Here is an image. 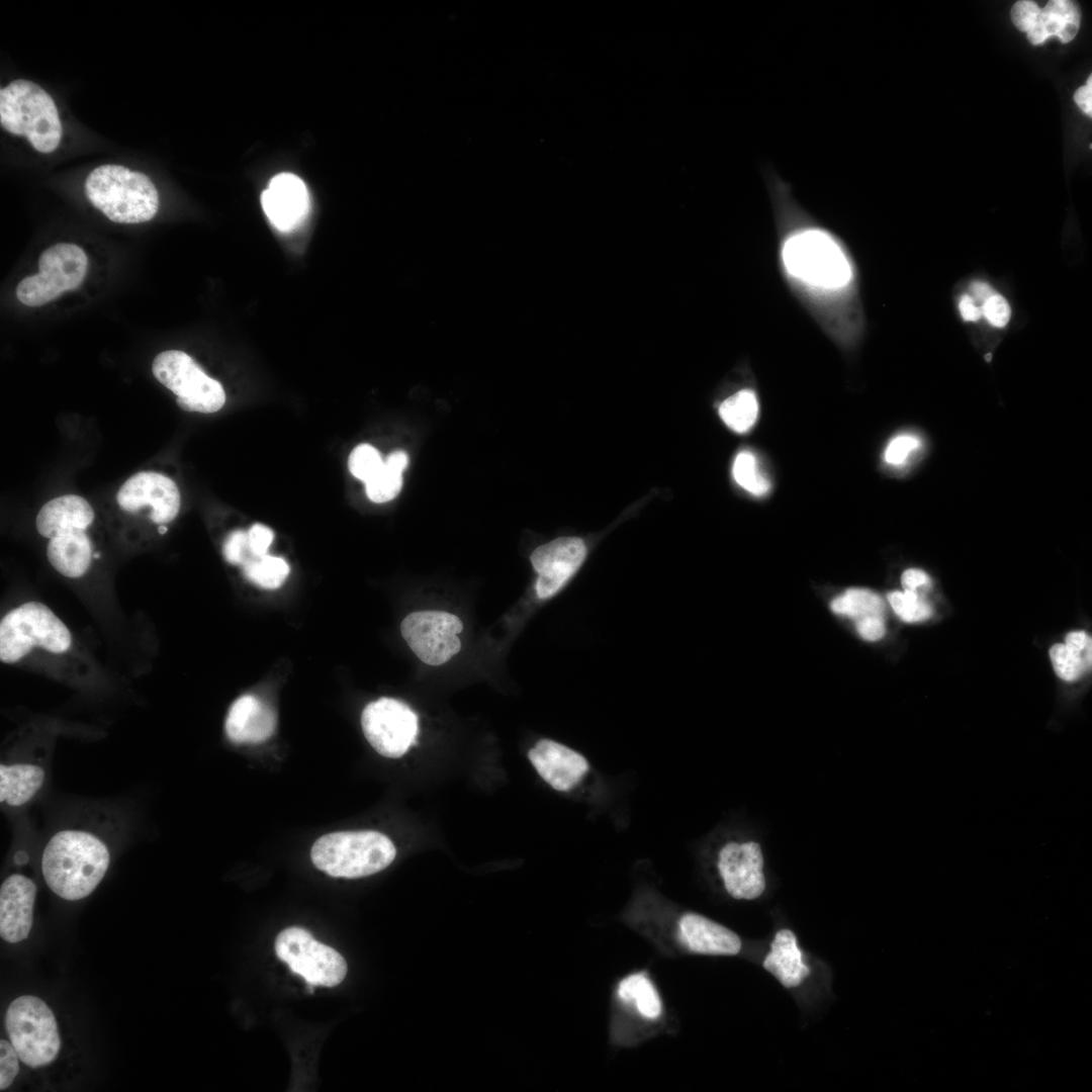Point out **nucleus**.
<instances>
[{
	"mask_svg": "<svg viewBox=\"0 0 1092 1092\" xmlns=\"http://www.w3.org/2000/svg\"><path fill=\"white\" fill-rule=\"evenodd\" d=\"M110 862L107 843L86 829L56 832L41 854V872L59 897L77 901L89 896L104 878Z\"/></svg>",
	"mask_w": 1092,
	"mask_h": 1092,
	"instance_id": "nucleus-1",
	"label": "nucleus"
},
{
	"mask_svg": "<svg viewBox=\"0 0 1092 1092\" xmlns=\"http://www.w3.org/2000/svg\"><path fill=\"white\" fill-rule=\"evenodd\" d=\"M85 193L94 207L117 223L149 221L159 210V193L152 180L121 165L93 169L85 180Z\"/></svg>",
	"mask_w": 1092,
	"mask_h": 1092,
	"instance_id": "nucleus-2",
	"label": "nucleus"
},
{
	"mask_svg": "<svg viewBox=\"0 0 1092 1092\" xmlns=\"http://www.w3.org/2000/svg\"><path fill=\"white\" fill-rule=\"evenodd\" d=\"M0 123L24 136L39 153L50 154L62 140V123L51 95L38 84L17 79L0 90Z\"/></svg>",
	"mask_w": 1092,
	"mask_h": 1092,
	"instance_id": "nucleus-3",
	"label": "nucleus"
},
{
	"mask_svg": "<svg viewBox=\"0 0 1092 1092\" xmlns=\"http://www.w3.org/2000/svg\"><path fill=\"white\" fill-rule=\"evenodd\" d=\"M396 849L384 834L373 830L323 835L312 845L313 864L331 877L357 879L376 874L394 859Z\"/></svg>",
	"mask_w": 1092,
	"mask_h": 1092,
	"instance_id": "nucleus-4",
	"label": "nucleus"
},
{
	"mask_svg": "<svg viewBox=\"0 0 1092 1092\" xmlns=\"http://www.w3.org/2000/svg\"><path fill=\"white\" fill-rule=\"evenodd\" d=\"M72 645L65 623L44 604L27 602L9 611L0 622V660L16 663L35 648L60 654Z\"/></svg>",
	"mask_w": 1092,
	"mask_h": 1092,
	"instance_id": "nucleus-5",
	"label": "nucleus"
},
{
	"mask_svg": "<svg viewBox=\"0 0 1092 1092\" xmlns=\"http://www.w3.org/2000/svg\"><path fill=\"white\" fill-rule=\"evenodd\" d=\"M788 272L815 287L840 288L851 278V267L837 242L826 232L807 229L792 235L782 251Z\"/></svg>",
	"mask_w": 1092,
	"mask_h": 1092,
	"instance_id": "nucleus-6",
	"label": "nucleus"
},
{
	"mask_svg": "<svg viewBox=\"0 0 1092 1092\" xmlns=\"http://www.w3.org/2000/svg\"><path fill=\"white\" fill-rule=\"evenodd\" d=\"M612 1002V1040L621 1045L637 1041L636 1030L641 1038L647 1036L666 1014L663 997L647 970L622 976L614 985Z\"/></svg>",
	"mask_w": 1092,
	"mask_h": 1092,
	"instance_id": "nucleus-7",
	"label": "nucleus"
},
{
	"mask_svg": "<svg viewBox=\"0 0 1092 1092\" xmlns=\"http://www.w3.org/2000/svg\"><path fill=\"white\" fill-rule=\"evenodd\" d=\"M5 1029L19 1059L30 1068L54 1062L61 1049L53 1011L38 997L14 999L5 1014Z\"/></svg>",
	"mask_w": 1092,
	"mask_h": 1092,
	"instance_id": "nucleus-8",
	"label": "nucleus"
},
{
	"mask_svg": "<svg viewBox=\"0 0 1092 1092\" xmlns=\"http://www.w3.org/2000/svg\"><path fill=\"white\" fill-rule=\"evenodd\" d=\"M88 268L85 252L77 245L59 243L44 250L38 259V273L23 278L16 287L17 299L27 306H40L73 291L83 283Z\"/></svg>",
	"mask_w": 1092,
	"mask_h": 1092,
	"instance_id": "nucleus-9",
	"label": "nucleus"
},
{
	"mask_svg": "<svg viewBox=\"0 0 1092 1092\" xmlns=\"http://www.w3.org/2000/svg\"><path fill=\"white\" fill-rule=\"evenodd\" d=\"M152 371L159 382L177 395V404L182 410L214 413L225 402L221 384L182 351L161 352L153 361Z\"/></svg>",
	"mask_w": 1092,
	"mask_h": 1092,
	"instance_id": "nucleus-10",
	"label": "nucleus"
},
{
	"mask_svg": "<svg viewBox=\"0 0 1092 1092\" xmlns=\"http://www.w3.org/2000/svg\"><path fill=\"white\" fill-rule=\"evenodd\" d=\"M275 952L307 985L337 986L348 971L345 959L336 949L318 942L301 927L282 930L275 939Z\"/></svg>",
	"mask_w": 1092,
	"mask_h": 1092,
	"instance_id": "nucleus-11",
	"label": "nucleus"
},
{
	"mask_svg": "<svg viewBox=\"0 0 1092 1092\" xmlns=\"http://www.w3.org/2000/svg\"><path fill=\"white\" fill-rule=\"evenodd\" d=\"M657 946L671 952L706 956H735L742 947L740 937L726 926L696 912H685L663 927L645 933Z\"/></svg>",
	"mask_w": 1092,
	"mask_h": 1092,
	"instance_id": "nucleus-12",
	"label": "nucleus"
},
{
	"mask_svg": "<svg viewBox=\"0 0 1092 1092\" xmlns=\"http://www.w3.org/2000/svg\"><path fill=\"white\" fill-rule=\"evenodd\" d=\"M361 724L371 746L390 758L402 756L418 733L417 715L407 705L392 698L369 703L362 712Z\"/></svg>",
	"mask_w": 1092,
	"mask_h": 1092,
	"instance_id": "nucleus-13",
	"label": "nucleus"
},
{
	"mask_svg": "<svg viewBox=\"0 0 1092 1092\" xmlns=\"http://www.w3.org/2000/svg\"><path fill=\"white\" fill-rule=\"evenodd\" d=\"M461 620L443 611H419L407 615L400 631L413 652L429 665H441L461 649Z\"/></svg>",
	"mask_w": 1092,
	"mask_h": 1092,
	"instance_id": "nucleus-14",
	"label": "nucleus"
},
{
	"mask_svg": "<svg viewBox=\"0 0 1092 1092\" xmlns=\"http://www.w3.org/2000/svg\"><path fill=\"white\" fill-rule=\"evenodd\" d=\"M587 554L583 539L560 537L537 547L530 560L537 573L535 593L539 600L556 596L575 575Z\"/></svg>",
	"mask_w": 1092,
	"mask_h": 1092,
	"instance_id": "nucleus-15",
	"label": "nucleus"
},
{
	"mask_svg": "<svg viewBox=\"0 0 1092 1092\" xmlns=\"http://www.w3.org/2000/svg\"><path fill=\"white\" fill-rule=\"evenodd\" d=\"M116 500L119 507L128 513H138L145 507H151L152 522L164 525L176 518L181 497L176 483L170 477L154 471H142L130 476L121 485Z\"/></svg>",
	"mask_w": 1092,
	"mask_h": 1092,
	"instance_id": "nucleus-16",
	"label": "nucleus"
},
{
	"mask_svg": "<svg viewBox=\"0 0 1092 1092\" xmlns=\"http://www.w3.org/2000/svg\"><path fill=\"white\" fill-rule=\"evenodd\" d=\"M717 867L725 890L732 898L752 900L763 893V857L758 843H727L719 852Z\"/></svg>",
	"mask_w": 1092,
	"mask_h": 1092,
	"instance_id": "nucleus-17",
	"label": "nucleus"
},
{
	"mask_svg": "<svg viewBox=\"0 0 1092 1092\" xmlns=\"http://www.w3.org/2000/svg\"><path fill=\"white\" fill-rule=\"evenodd\" d=\"M528 758L539 776L559 792L574 788L589 768L587 759L581 753L546 738L539 740L528 751Z\"/></svg>",
	"mask_w": 1092,
	"mask_h": 1092,
	"instance_id": "nucleus-18",
	"label": "nucleus"
},
{
	"mask_svg": "<svg viewBox=\"0 0 1092 1092\" xmlns=\"http://www.w3.org/2000/svg\"><path fill=\"white\" fill-rule=\"evenodd\" d=\"M36 886L32 880L13 874L0 887V935L7 942L24 940L33 922Z\"/></svg>",
	"mask_w": 1092,
	"mask_h": 1092,
	"instance_id": "nucleus-19",
	"label": "nucleus"
},
{
	"mask_svg": "<svg viewBox=\"0 0 1092 1092\" xmlns=\"http://www.w3.org/2000/svg\"><path fill=\"white\" fill-rule=\"evenodd\" d=\"M261 202L267 217L282 232L296 228L309 208V196L304 182L290 173L273 177L261 195Z\"/></svg>",
	"mask_w": 1092,
	"mask_h": 1092,
	"instance_id": "nucleus-20",
	"label": "nucleus"
},
{
	"mask_svg": "<svg viewBox=\"0 0 1092 1092\" xmlns=\"http://www.w3.org/2000/svg\"><path fill=\"white\" fill-rule=\"evenodd\" d=\"M276 715L260 699L246 695L231 706L224 722V731L234 743H260L274 733Z\"/></svg>",
	"mask_w": 1092,
	"mask_h": 1092,
	"instance_id": "nucleus-21",
	"label": "nucleus"
},
{
	"mask_svg": "<svg viewBox=\"0 0 1092 1092\" xmlns=\"http://www.w3.org/2000/svg\"><path fill=\"white\" fill-rule=\"evenodd\" d=\"M85 531L76 527L66 528L58 531L49 541V562L66 577H81L90 567L92 545Z\"/></svg>",
	"mask_w": 1092,
	"mask_h": 1092,
	"instance_id": "nucleus-22",
	"label": "nucleus"
},
{
	"mask_svg": "<svg viewBox=\"0 0 1092 1092\" xmlns=\"http://www.w3.org/2000/svg\"><path fill=\"white\" fill-rule=\"evenodd\" d=\"M94 520L90 504L82 496L66 494L49 500L39 510L35 526L37 532L51 539L58 531L76 527L86 530Z\"/></svg>",
	"mask_w": 1092,
	"mask_h": 1092,
	"instance_id": "nucleus-23",
	"label": "nucleus"
},
{
	"mask_svg": "<svg viewBox=\"0 0 1092 1092\" xmlns=\"http://www.w3.org/2000/svg\"><path fill=\"white\" fill-rule=\"evenodd\" d=\"M763 968L786 988L798 987L810 975L796 935L787 928L776 933L770 950L763 961Z\"/></svg>",
	"mask_w": 1092,
	"mask_h": 1092,
	"instance_id": "nucleus-24",
	"label": "nucleus"
},
{
	"mask_svg": "<svg viewBox=\"0 0 1092 1092\" xmlns=\"http://www.w3.org/2000/svg\"><path fill=\"white\" fill-rule=\"evenodd\" d=\"M46 770L32 760L0 764V802L9 807H21L42 788Z\"/></svg>",
	"mask_w": 1092,
	"mask_h": 1092,
	"instance_id": "nucleus-25",
	"label": "nucleus"
},
{
	"mask_svg": "<svg viewBox=\"0 0 1092 1092\" xmlns=\"http://www.w3.org/2000/svg\"><path fill=\"white\" fill-rule=\"evenodd\" d=\"M1081 21V13L1076 2L1069 0H1051L1040 10L1034 26L1026 32L1032 44H1040L1051 36H1057L1062 42H1070L1076 36Z\"/></svg>",
	"mask_w": 1092,
	"mask_h": 1092,
	"instance_id": "nucleus-26",
	"label": "nucleus"
},
{
	"mask_svg": "<svg viewBox=\"0 0 1092 1092\" xmlns=\"http://www.w3.org/2000/svg\"><path fill=\"white\" fill-rule=\"evenodd\" d=\"M1092 641L1084 631L1070 632L1065 644H1055L1050 657L1057 675L1067 681L1080 679L1091 667Z\"/></svg>",
	"mask_w": 1092,
	"mask_h": 1092,
	"instance_id": "nucleus-27",
	"label": "nucleus"
},
{
	"mask_svg": "<svg viewBox=\"0 0 1092 1092\" xmlns=\"http://www.w3.org/2000/svg\"><path fill=\"white\" fill-rule=\"evenodd\" d=\"M407 461V455L403 451L389 454L380 470L365 483L367 496L374 503H385L394 498L401 488V473Z\"/></svg>",
	"mask_w": 1092,
	"mask_h": 1092,
	"instance_id": "nucleus-28",
	"label": "nucleus"
},
{
	"mask_svg": "<svg viewBox=\"0 0 1092 1092\" xmlns=\"http://www.w3.org/2000/svg\"><path fill=\"white\" fill-rule=\"evenodd\" d=\"M925 452V438L916 431H904L888 441L882 460L887 468L904 471L921 459Z\"/></svg>",
	"mask_w": 1092,
	"mask_h": 1092,
	"instance_id": "nucleus-29",
	"label": "nucleus"
},
{
	"mask_svg": "<svg viewBox=\"0 0 1092 1092\" xmlns=\"http://www.w3.org/2000/svg\"><path fill=\"white\" fill-rule=\"evenodd\" d=\"M719 415L728 428L742 434L751 429L758 415L755 393L742 389L726 398L719 407Z\"/></svg>",
	"mask_w": 1092,
	"mask_h": 1092,
	"instance_id": "nucleus-30",
	"label": "nucleus"
},
{
	"mask_svg": "<svg viewBox=\"0 0 1092 1092\" xmlns=\"http://www.w3.org/2000/svg\"><path fill=\"white\" fill-rule=\"evenodd\" d=\"M833 612L858 621L867 617H883L885 605L875 593L862 588H850L835 598L830 605Z\"/></svg>",
	"mask_w": 1092,
	"mask_h": 1092,
	"instance_id": "nucleus-31",
	"label": "nucleus"
},
{
	"mask_svg": "<svg viewBox=\"0 0 1092 1092\" xmlns=\"http://www.w3.org/2000/svg\"><path fill=\"white\" fill-rule=\"evenodd\" d=\"M245 576L264 588H277L287 577L289 566L280 557L264 555L256 557L243 566Z\"/></svg>",
	"mask_w": 1092,
	"mask_h": 1092,
	"instance_id": "nucleus-32",
	"label": "nucleus"
},
{
	"mask_svg": "<svg viewBox=\"0 0 1092 1092\" xmlns=\"http://www.w3.org/2000/svg\"><path fill=\"white\" fill-rule=\"evenodd\" d=\"M732 475L739 486L755 496L766 494L770 482L759 468L756 456L750 451H741L734 459Z\"/></svg>",
	"mask_w": 1092,
	"mask_h": 1092,
	"instance_id": "nucleus-33",
	"label": "nucleus"
},
{
	"mask_svg": "<svg viewBox=\"0 0 1092 1092\" xmlns=\"http://www.w3.org/2000/svg\"><path fill=\"white\" fill-rule=\"evenodd\" d=\"M888 601L894 612L905 622H920L932 616L930 605L921 599L917 592H893L888 595Z\"/></svg>",
	"mask_w": 1092,
	"mask_h": 1092,
	"instance_id": "nucleus-34",
	"label": "nucleus"
},
{
	"mask_svg": "<svg viewBox=\"0 0 1092 1092\" xmlns=\"http://www.w3.org/2000/svg\"><path fill=\"white\" fill-rule=\"evenodd\" d=\"M379 452L369 444L357 446L350 454L348 466L351 473L365 483L383 466Z\"/></svg>",
	"mask_w": 1092,
	"mask_h": 1092,
	"instance_id": "nucleus-35",
	"label": "nucleus"
},
{
	"mask_svg": "<svg viewBox=\"0 0 1092 1092\" xmlns=\"http://www.w3.org/2000/svg\"><path fill=\"white\" fill-rule=\"evenodd\" d=\"M222 554L229 563L242 566L256 558L249 546L248 532L237 530L230 533L223 543Z\"/></svg>",
	"mask_w": 1092,
	"mask_h": 1092,
	"instance_id": "nucleus-36",
	"label": "nucleus"
},
{
	"mask_svg": "<svg viewBox=\"0 0 1092 1092\" xmlns=\"http://www.w3.org/2000/svg\"><path fill=\"white\" fill-rule=\"evenodd\" d=\"M18 1055L11 1042L0 1041V1090L8 1088L19 1072Z\"/></svg>",
	"mask_w": 1092,
	"mask_h": 1092,
	"instance_id": "nucleus-37",
	"label": "nucleus"
},
{
	"mask_svg": "<svg viewBox=\"0 0 1092 1092\" xmlns=\"http://www.w3.org/2000/svg\"><path fill=\"white\" fill-rule=\"evenodd\" d=\"M982 314L986 320L994 327H1004L1011 314L1010 306L1006 299L999 294L990 295L984 302L981 309Z\"/></svg>",
	"mask_w": 1092,
	"mask_h": 1092,
	"instance_id": "nucleus-38",
	"label": "nucleus"
},
{
	"mask_svg": "<svg viewBox=\"0 0 1092 1092\" xmlns=\"http://www.w3.org/2000/svg\"><path fill=\"white\" fill-rule=\"evenodd\" d=\"M1040 10L1033 1H1017L1011 9V19L1019 30L1028 32L1034 26Z\"/></svg>",
	"mask_w": 1092,
	"mask_h": 1092,
	"instance_id": "nucleus-39",
	"label": "nucleus"
},
{
	"mask_svg": "<svg viewBox=\"0 0 1092 1092\" xmlns=\"http://www.w3.org/2000/svg\"><path fill=\"white\" fill-rule=\"evenodd\" d=\"M273 538V531L268 527L261 524L252 526L248 532V541L253 556L261 557L266 555Z\"/></svg>",
	"mask_w": 1092,
	"mask_h": 1092,
	"instance_id": "nucleus-40",
	"label": "nucleus"
},
{
	"mask_svg": "<svg viewBox=\"0 0 1092 1092\" xmlns=\"http://www.w3.org/2000/svg\"><path fill=\"white\" fill-rule=\"evenodd\" d=\"M855 626L858 634L870 641L882 638L886 631L883 617H867L856 621Z\"/></svg>",
	"mask_w": 1092,
	"mask_h": 1092,
	"instance_id": "nucleus-41",
	"label": "nucleus"
},
{
	"mask_svg": "<svg viewBox=\"0 0 1092 1092\" xmlns=\"http://www.w3.org/2000/svg\"><path fill=\"white\" fill-rule=\"evenodd\" d=\"M901 582L905 590L917 592L920 587L930 584V578L926 572L917 568L905 570L901 576Z\"/></svg>",
	"mask_w": 1092,
	"mask_h": 1092,
	"instance_id": "nucleus-42",
	"label": "nucleus"
},
{
	"mask_svg": "<svg viewBox=\"0 0 1092 1092\" xmlns=\"http://www.w3.org/2000/svg\"><path fill=\"white\" fill-rule=\"evenodd\" d=\"M1074 100L1078 106L1089 116L1092 115V77L1088 78L1086 85L1077 89Z\"/></svg>",
	"mask_w": 1092,
	"mask_h": 1092,
	"instance_id": "nucleus-43",
	"label": "nucleus"
},
{
	"mask_svg": "<svg viewBox=\"0 0 1092 1092\" xmlns=\"http://www.w3.org/2000/svg\"><path fill=\"white\" fill-rule=\"evenodd\" d=\"M959 308L962 317L967 322H977L982 315L981 309L976 306L973 298L969 295L962 296Z\"/></svg>",
	"mask_w": 1092,
	"mask_h": 1092,
	"instance_id": "nucleus-44",
	"label": "nucleus"
},
{
	"mask_svg": "<svg viewBox=\"0 0 1092 1092\" xmlns=\"http://www.w3.org/2000/svg\"><path fill=\"white\" fill-rule=\"evenodd\" d=\"M971 289L974 296L981 301H985L990 295L993 294L990 286L984 282H974L971 286Z\"/></svg>",
	"mask_w": 1092,
	"mask_h": 1092,
	"instance_id": "nucleus-45",
	"label": "nucleus"
},
{
	"mask_svg": "<svg viewBox=\"0 0 1092 1092\" xmlns=\"http://www.w3.org/2000/svg\"><path fill=\"white\" fill-rule=\"evenodd\" d=\"M158 531H159V533H160V534H162V535H163V534H165V533H166V532L168 531V528H167V527H166L165 525H160V526L158 527Z\"/></svg>",
	"mask_w": 1092,
	"mask_h": 1092,
	"instance_id": "nucleus-46",
	"label": "nucleus"
},
{
	"mask_svg": "<svg viewBox=\"0 0 1092 1092\" xmlns=\"http://www.w3.org/2000/svg\"><path fill=\"white\" fill-rule=\"evenodd\" d=\"M99 556H100V554L98 552L93 554V557H95V558H99Z\"/></svg>",
	"mask_w": 1092,
	"mask_h": 1092,
	"instance_id": "nucleus-47",
	"label": "nucleus"
}]
</instances>
